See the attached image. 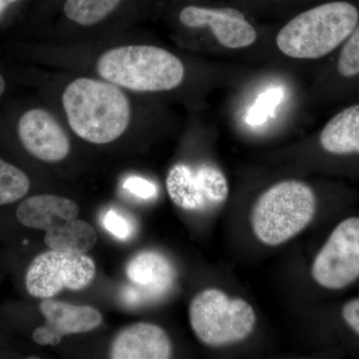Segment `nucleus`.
Returning a JSON list of instances; mask_svg holds the SVG:
<instances>
[{
	"instance_id": "ddd939ff",
	"label": "nucleus",
	"mask_w": 359,
	"mask_h": 359,
	"mask_svg": "<svg viewBox=\"0 0 359 359\" xmlns=\"http://www.w3.org/2000/svg\"><path fill=\"white\" fill-rule=\"evenodd\" d=\"M171 354V340L162 327L138 323L116 334L109 356L112 359H167Z\"/></svg>"
},
{
	"instance_id": "4be33fe9",
	"label": "nucleus",
	"mask_w": 359,
	"mask_h": 359,
	"mask_svg": "<svg viewBox=\"0 0 359 359\" xmlns=\"http://www.w3.org/2000/svg\"><path fill=\"white\" fill-rule=\"evenodd\" d=\"M125 190L141 200H150L158 194L157 186L153 182L141 177H129L124 182Z\"/></svg>"
},
{
	"instance_id": "b1692460",
	"label": "nucleus",
	"mask_w": 359,
	"mask_h": 359,
	"mask_svg": "<svg viewBox=\"0 0 359 359\" xmlns=\"http://www.w3.org/2000/svg\"><path fill=\"white\" fill-rule=\"evenodd\" d=\"M15 1H18V0H0V15L6 11V7L8 6L9 4Z\"/></svg>"
},
{
	"instance_id": "6e6552de",
	"label": "nucleus",
	"mask_w": 359,
	"mask_h": 359,
	"mask_svg": "<svg viewBox=\"0 0 359 359\" xmlns=\"http://www.w3.org/2000/svg\"><path fill=\"white\" fill-rule=\"evenodd\" d=\"M166 187L172 202L188 212L209 211L229 196L228 180L219 168L210 164L175 165L168 172Z\"/></svg>"
},
{
	"instance_id": "4468645a",
	"label": "nucleus",
	"mask_w": 359,
	"mask_h": 359,
	"mask_svg": "<svg viewBox=\"0 0 359 359\" xmlns=\"http://www.w3.org/2000/svg\"><path fill=\"white\" fill-rule=\"evenodd\" d=\"M78 214L79 207L74 201L55 195L33 196L16 210V217L23 226L45 231L77 219Z\"/></svg>"
},
{
	"instance_id": "6ab92c4d",
	"label": "nucleus",
	"mask_w": 359,
	"mask_h": 359,
	"mask_svg": "<svg viewBox=\"0 0 359 359\" xmlns=\"http://www.w3.org/2000/svg\"><path fill=\"white\" fill-rule=\"evenodd\" d=\"M337 71L344 79L359 76V23L342 43L337 57Z\"/></svg>"
},
{
	"instance_id": "9d476101",
	"label": "nucleus",
	"mask_w": 359,
	"mask_h": 359,
	"mask_svg": "<svg viewBox=\"0 0 359 359\" xmlns=\"http://www.w3.org/2000/svg\"><path fill=\"white\" fill-rule=\"evenodd\" d=\"M45 325L33 332L32 339L39 346H57L63 337L85 334L102 323V314L89 306L45 299L39 306Z\"/></svg>"
},
{
	"instance_id": "9b49d317",
	"label": "nucleus",
	"mask_w": 359,
	"mask_h": 359,
	"mask_svg": "<svg viewBox=\"0 0 359 359\" xmlns=\"http://www.w3.org/2000/svg\"><path fill=\"white\" fill-rule=\"evenodd\" d=\"M179 20L187 27H209L219 43L226 48H245L257 40L254 26L235 8L187 6L180 13Z\"/></svg>"
},
{
	"instance_id": "aec40b11",
	"label": "nucleus",
	"mask_w": 359,
	"mask_h": 359,
	"mask_svg": "<svg viewBox=\"0 0 359 359\" xmlns=\"http://www.w3.org/2000/svg\"><path fill=\"white\" fill-rule=\"evenodd\" d=\"M101 223L108 233L122 242H127L136 233V223L128 212L110 208L104 212Z\"/></svg>"
},
{
	"instance_id": "f03ea898",
	"label": "nucleus",
	"mask_w": 359,
	"mask_h": 359,
	"mask_svg": "<svg viewBox=\"0 0 359 359\" xmlns=\"http://www.w3.org/2000/svg\"><path fill=\"white\" fill-rule=\"evenodd\" d=\"M103 80L135 92H163L177 88L185 67L176 55L153 45H123L104 52L96 63Z\"/></svg>"
},
{
	"instance_id": "dca6fc26",
	"label": "nucleus",
	"mask_w": 359,
	"mask_h": 359,
	"mask_svg": "<svg viewBox=\"0 0 359 359\" xmlns=\"http://www.w3.org/2000/svg\"><path fill=\"white\" fill-rule=\"evenodd\" d=\"M95 229L82 219H71L46 231L44 243L50 250L86 254L95 247Z\"/></svg>"
},
{
	"instance_id": "0eeeda50",
	"label": "nucleus",
	"mask_w": 359,
	"mask_h": 359,
	"mask_svg": "<svg viewBox=\"0 0 359 359\" xmlns=\"http://www.w3.org/2000/svg\"><path fill=\"white\" fill-rule=\"evenodd\" d=\"M316 283L327 290H342L359 278V218L335 226L311 268Z\"/></svg>"
},
{
	"instance_id": "39448f33",
	"label": "nucleus",
	"mask_w": 359,
	"mask_h": 359,
	"mask_svg": "<svg viewBox=\"0 0 359 359\" xmlns=\"http://www.w3.org/2000/svg\"><path fill=\"white\" fill-rule=\"evenodd\" d=\"M191 327L205 346L221 347L250 337L257 316L249 302L230 297L223 290L207 289L196 295L189 308Z\"/></svg>"
},
{
	"instance_id": "5701e85b",
	"label": "nucleus",
	"mask_w": 359,
	"mask_h": 359,
	"mask_svg": "<svg viewBox=\"0 0 359 359\" xmlns=\"http://www.w3.org/2000/svg\"><path fill=\"white\" fill-rule=\"evenodd\" d=\"M342 318L359 337V299L347 302L342 308Z\"/></svg>"
},
{
	"instance_id": "f257e3e1",
	"label": "nucleus",
	"mask_w": 359,
	"mask_h": 359,
	"mask_svg": "<svg viewBox=\"0 0 359 359\" xmlns=\"http://www.w3.org/2000/svg\"><path fill=\"white\" fill-rule=\"evenodd\" d=\"M62 104L72 131L97 145L120 138L131 119L128 97L121 87L103 79L73 80L63 92Z\"/></svg>"
},
{
	"instance_id": "a211bd4d",
	"label": "nucleus",
	"mask_w": 359,
	"mask_h": 359,
	"mask_svg": "<svg viewBox=\"0 0 359 359\" xmlns=\"http://www.w3.org/2000/svg\"><path fill=\"white\" fill-rule=\"evenodd\" d=\"M29 188L30 181L25 172L0 158V205L20 200Z\"/></svg>"
},
{
	"instance_id": "2eb2a0df",
	"label": "nucleus",
	"mask_w": 359,
	"mask_h": 359,
	"mask_svg": "<svg viewBox=\"0 0 359 359\" xmlns=\"http://www.w3.org/2000/svg\"><path fill=\"white\" fill-rule=\"evenodd\" d=\"M323 150L334 155H359V104L335 114L321 130Z\"/></svg>"
},
{
	"instance_id": "423d86ee",
	"label": "nucleus",
	"mask_w": 359,
	"mask_h": 359,
	"mask_svg": "<svg viewBox=\"0 0 359 359\" xmlns=\"http://www.w3.org/2000/svg\"><path fill=\"white\" fill-rule=\"evenodd\" d=\"M95 275V263L87 255L49 250L39 255L28 266L26 290L32 297L52 299L65 289L84 290Z\"/></svg>"
},
{
	"instance_id": "20e7f679",
	"label": "nucleus",
	"mask_w": 359,
	"mask_h": 359,
	"mask_svg": "<svg viewBox=\"0 0 359 359\" xmlns=\"http://www.w3.org/2000/svg\"><path fill=\"white\" fill-rule=\"evenodd\" d=\"M316 199L313 189L289 180L269 188L252 208L250 224L259 242L276 247L304 231L313 221Z\"/></svg>"
},
{
	"instance_id": "f8f14e48",
	"label": "nucleus",
	"mask_w": 359,
	"mask_h": 359,
	"mask_svg": "<svg viewBox=\"0 0 359 359\" xmlns=\"http://www.w3.org/2000/svg\"><path fill=\"white\" fill-rule=\"evenodd\" d=\"M18 135L26 150L44 162H59L69 154V138L48 111L36 108L25 113L18 124Z\"/></svg>"
},
{
	"instance_id": "1a4fd4ad",
	"label": "nucleus",
	"mask_w": 359,
	"mask_h": 359,
	"mask_svg": "<svg viewBox=\"0 0 359 359\" xmlns=\"http://www.w3.org/2000/svg\"><path fill=\"white\" fill-rule=\"evenodd\" d=\"M126 276L131 285L123 292V301L136 308L165 299L174 289L177 278L172 262L155 250L135 255L127 264Z\"/></svg>"
},
{
	"instance_id": "7ed1b4c3",
	"label": "nucleus",
	"mask_w": 359,
	"mask_h": 359,
	"mask_svg": "<svg viewBox=\"0 0 359 359\" xmlns=\"http://www.w3.org/2000/svg\"><path fill=\"white\" fill-rule=\"evenodd\" d=\"M358 23L353 4L328 2L292 18L278 32L276 45L289 57L323 58L341 46Z\"/></svg>"
},
{
	"instance_id": "f3484780",
	"label": "nucleus",
	"mask_w": 359,
	"mask_h": 359,
	"mask_svg": "<svg viewBox=\"0 0 359 359\" xmlns=\"http://www.w3.org/2000/svg\"><path fill=\"white\" fill-rule=\"evenodd\" d=\"M120 2L121 0H66L65 13L76 25H95L107 18Z\"/></svg>"
},
{
	"instance_id": "412c9836",
	"label": "nucleus",
	"mask_w": 359,
	"mask_h": 359,
	"mask_svg": "<svg viewBox=\"0 0 359 359\" xmlns=\"http://www.w3.org/2000/svg\"><path fill=\"white\" fill-rule=\"evenodd\" d=\"M282 98V89H269L264 92L250 110L247 118L248 123L250 125H259L266 121V117L273 113Z\"/></svg>"
},
{
	"instance_id": "393cba45",
	"label": "nucleus",
	"mask_w": 359,
	"mask_h": 359,
	"mask_svg": "<svg viewBox=\"0 0 359 359\" xmlns=\"http://www.w3.org/2000/svg\"><path fill=\"white\" fill-rule=\"evenodd\" d=\"M4 91H6V80H4V78L0 74V96L4 93Z\"/></svg>"
}]
</instances>
